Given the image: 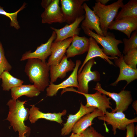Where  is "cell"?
<instances>
[{
	"instance_id": "obj_1",
	"label": "cell",
	"mask_w": 137,
	"mask_h": 137,
	"mask_svg": "<svg viewBox=\"0 0 137 137\" xmlns=\"http://www.w3.org/2000/svg\"><path fill=\"white\" fill-rule=\"evenodd\" d=\"M27 102L12 98L7 103L9 111L6 120L10 122L11 126L15 132H18L19 137H28L30 133V128L24 123L29 115V109L24 106Z\"/></svg>"
},
{
	"instance_id": "obj_2",
	"label": "cell",
	"mask_w": 137,
	"mask_h": 137,
	"mask_svg": "<svg viewBox=\"0 0 137 137\" xmlns=\"http://www.w3.org/2000/svg\"><path fill=\"white\" fill-rule=\"evenodd\" d=\"M49 70L47 62L31 58L27 59L24 71L30 81L40 92H43L49 85Z\"/></svg>"
},
{
	"instance_id": "obj_3",
	"label": "cell",
	"mask_w": 137,
	"mask_h": 137,
	"mask_svg": "<svg viewBox=\"0 0 137 137\" xmlns=\"http://www.w3.org/2000/svg\"><path fill=\"white\" fill-rule=\"evenodd\" d=\"M124 5L123 0H118L107 5L96 2L92 7L93 10L99 18L100 27L104 36L106 35L108 27L116 17L119 9Z\"/></svg>"
},
{
	"instance_id": "obj_4",
	"label": "cell",
	"mask_w": 137,
	"mask_h": 137,
	"mask_svg": "<svg viewBox=\"0 0 137 137\" xmlns=\"http://www.w3.org/2000/svg\"><path fill=\"white\" fill-rule=\"evenodd\" d=\"M81 28L85 34L92 37L97 43L102 46V49L106 55L114 58L119 57L122 55V54L119 49L118 46L123 42L120 40L116 39L113 33L108 32L105 36H102L87 28Z\"/></svg>"
},
{
	"instance_id": "obj_5",
	"label": "cell",
	"mask_w": 137,
	"mask_h": 137,
	"mask_svg": "<svg viewBox=\"0 0 137 137\" xmlns=\"http://www.w3.org/2000/svg\"><path fill=\"white\" fill-rule=\"evenodd\" d=\"M93 90L98 91L113 99L115 102L116 107L111 112H123L126 111L132 103L133 99L130 91L123 90L118 93L111 92L103 89L101 84L97 82Z\"/></svg>"
},
{
	"instance_id": "obj_6",
	"label": "cell",
	"mask_w": 137,
	"mask_h": 137,
	"mask_svg": "<svg viewBox=\"0 0 137 137\" xmlns=\"http://www.w3.org/2000/svg\"><path fill=\"white\" fill-rule=\"evenodd\" d=\"M96 62L94 58L92 59L85 64L81 72L78 73L77 79L78 87L77 90L83 93L88 94L89 93V82L92 81L98 82L100 80L99 73L97 71H91L92 66Z\"/></svg>"
},
{
	"instance_id": "obj_7",
	"label": "cell",
	"mask_w": 137,
	"mask_h": 137,
	"mask_svg": "<svg viewBox=\"0 0 137 137\" xmlns=\"http://www.w3.org/2000/svg\"><path fill=\"white\" fill-rule=\"evenodd\" d=\"M87 0H61V10L64 17L65 22L72 24L78 18L84 15L85 11L83 7Z\"/></svg>"
},
{
	"instance_id": "obj_8",
	"label": "cell",
	"mask_w": 137,
	"mask_h": 137,
	"mask_svg": "<svg viewBox=\"0 0 137 137\" xmlns=\"http://www.w3.org/2000/svg\"><path fill=\"white\" fill-rule=\"evenodd\" d=\"M68 91L75 92L83 95L86 99L85 106L95 107L101 110L104 114L107 109H110L112 111L113 109L111 106L112 105L110 101L111 98L98 91L93 94H85L79 92L73 87H71L64 89L62 91L64 93Z\"/></svg>"
},
{
	"instance_id": "obj_9",
	"label": "cell",
	"mask_w": 137,
	"mask_h": 137,
	"mask_svg": "<svg viewBox=\"0 0 137 137\" xmlns=\"http://www.w3.org/2000/svg\"><path fill=\"white\" fill-rule=\"evenodd\" d=\"M99 120L107 123V125H111L114 135L116 134V130H125L128 125L137 122V117L130 119L127 118L123 112H117L114 113L107 111L103 115L98 117Z\"/></svg>"
},
{
	"instance_id": "obj_10",
	"label": "cell",
	"mask_w": 137,
	"mask_h": 137,
	"mask_svg": "<svg viewBox=\"0 0 137 137\" xmlns=\"http://www.w3.org/2000/svg\"><path fill=\"white\" fill-rule=\"evenodd\" d=\"M123 55L122 54L120 57L114 59L115 65L119 68V73L116 80L110 85L115 86L119 81L125 80L127 83L124 88V90L129 83L137 79V69L133 68L125 63L123 58Z\"/></svg>"
},
{
	"instance_id": "obj_11",
	"label": "cell",
	"mask_w": 137,
	"mask_h": 137,
	"mask_svg": "<svg viewBox=\"0 0 137 137\" xmlns=\"http://www.w3.org/2000/svg\"><path fill=\"white\" fill-rule=\"evenodd\" d=\"M81 63L80 60H77L75 68L71 75L67 79L60 84H56L54 83H50L46 89V96L49 97L56 96L58 91L61 89L74 87L78 88V84L77 75L79 67Z\"/></svg>"
},
{
	"instance_id": "obj_12",
	"label": "cell",
	"mask_w": 137,
	"mask_h": 137,
	"mask_svg": "<svg viewBox=\"0 0 137 137\" xmlns=\"http://www.w3.org/2000/svg\"><path fill=\"white\" fill-rule=\"evenodd\" d=\"M59 0H53L41 15L42 22L43 24H51L65 22L64 17L59 6Z\"/></svg>"
},
{
	"instance_id": "obj_13",
	"label": "cell",
	"mask_w": 137,
	"mask_h": 137,
	"mask_svg": "<svg viewBox=\"0 0 137 137\" xmlns=\"http://www.w3.org/2000/svg\"><path fill=\"white\" fill-rule=\"evenodd\" d=\"M55 32L53 31L52 35L45 43L41 44L37 47L33 52L29 51L26 52L22 56L21 61L31 58H36L45 62L46 59L51 54V47L52 44L56 38Z\"/></svg>"
},
{
	"instance_id": "obj_14",
	"label": "cell",
	"mask_w": 137,
	"mask_h": 137,
	"mask_svg": "<svg viewBox=\"0 0 137 137\" xmlns=\"http://www.w3.org/2000/svg\"><path fill=\"white\" fill-rule=\"evenodd\" d=\"M68 58L65 55L59 63L50 66V83H54L58 78L63 79L67 72L73 70L75 64L71 59L68 60Z\"/></svg>"
},
{
	"instance_id": "obj_15",
	"label": "cell",
	"mask_w": 137,
	"mask_h": 137,
	"mask_svg": "<svg viewBox=\"0 0 137 137\" xmlns=\"http://www.w3.org/2000/svg\"><path fill=\"white\" fill-rule=\"evenodd\" d=\"M73 39V37H71L62 41L53 42L51 47V54L47 62L48 65H56L60 62Z\"/></svg>"
},
{
	"instance_id": "obj_16",
	"label": "cell",
	"mask_w": 137,
	"mask_h": 137,
	"mask_svg": "<svg viewBox=\"0 0 137 137\" xmlns=\"http://www.w3.org/2000/svg\"><path fill=\"white\" fill-rule=\"evenodd\" d=\"M84 18V15L77 18L72 24H67L60 29L51 27V29L55 32L56 34V38L54 42L62 41L69 38L73 37L76 35H78L81 30L79 26Z\"/></svg>"
},
{
	"instance_id": "obj_17",
	"label": "cell",
	"mask_w": 137,
	"mask_h": 137,
	"mask_svg": "<svg viewBox=\"0 0 137 137\" xmlns=\"http://www.w3.org/2000/svg\"><path fill=\"white\" fill-rule=\"evenodd\" d=\"M108 29L122 32L129 39L132 31L137 30V18L127 17L115 20L110 25Z\"/></svg>"
},
{
	"instance_id": "obj_18",
	"label": "cell",
	"mask_w": 137,
	"mask_h": 137,
	"mask_svg": "<svg viewBox=\"0 0 137 137\" xmlns=\"http://www.w3.org/2000/svg\"><path fill=\"white\" fill-rule=\"evenodd\" d=\"M31 106V107L29 110L28 118L31 124L35 123L39 119L43 118L55 121L61 124L63 122L62 117L65 115L67 113L66 110L64 109L61 112L58 113H44L40 111L39 109L34 105Z\"/></svg>"
},
{
	"instance_id": "obj_19",
	"label": "cell",
	"mask_w": 137,
	"mask_h": 137,
	"mask_svg": "<svg viewBox=\"0 0 137 137\" xmlns=\"http://www.w3.org/2000/svg\"><path fill=\"white\" fill-rule=\"evenodd\" d=\"M71 44L66 52V56L68 58L82 54L88 51L89 40L85 36L80 37L77 35L73 37Z\"/></svg>"
},
{
	"instance_id": "obj_20",
	"label": "cell",
	"mask_w": 137,
	"mask_h": 137,
	"mask_svg": "<svg viewBox=\"0 0 137 137\" xmlns=\"http://www.w3.org/2000/svg\"><path fill=\"white\" fill-rule=\"evenodd\" d=\"M89 47L87 54L83 62L78 70V73H80L86 63L90 59L99 57L108 62L110 64L115 66L110 60L114 59L115 58L109 57L106 55L97 44L95 40L92 37L89 38Z\"/></svg>"
},
{
	"instance_id": "obj_21",
	"label": "cell",
	"mask_w": 137,
	"mask_h": 137,
	"mask_svg": "<svg viewBox=\"0 0 137 137\" xmlns=\"http://www.w3.org/2000/svg\"><path fill=\"white\" fill-rule=\"evenodd\" d=\"M85 12V18L82 21L81 27L90 30H94L97 35L104 36L100 27L98 17L88 5L84 3L83 5Z\"/></svg>"
},
{
	"instance_id": "obj_22",
	"label": "cell",
	"mask_w": 137,
	"mask_h": 137,
	"mask_svg": "<svg viewBox=\"0 0 137 137\" xmlns=\"http://www.w3.org/2000/svg\"><path fill=\"white\" fill-rule=\"evenodd\" d=\"M96 108L93 107H87L81 103L79 109L77 113L74 114L69 115L66 123L63 124L61 129V135L65 136L69 134L72 132L74 125L81 117L93 112Z\"/></svg>"
},
{
	"instance_id": "obj_23",
	"label": "cell",
	"mask_w": 137,
	"mask_h": 137,
	"mask_svg": "<svg viewBox=\"0 0 137 137\" xmlns=\"http://www.w3.org/2000/svg\"><path fill=\"white\" fill-rule=\"evenodd\" d=\"M104 115L101 110L96 108L93 112L81 117L74 125L72 131L75 133H82L87 129L91 126L94 118Z\"/></svg>"
},
{
	"instance_id": "obj_24",
	"label": "cell",
	"mask_w": 137,
	"mask_h": 137,
	"mask_svg": "<svg viewBox=\"0 0 137 137\" xmlns=\"http://www.w3.org/2000/svg\"><path fill=\"white\" fill-rule=\"evenodd\" d=\"M11 95L12 99L17 100L22 96L33 97L38 96L41 93L33 85H22L12 88Z\"/></svg>"
},
{
	"instance_id": "obj_25",
	"label": "cell",
	"mask_w": 137,
	"mask_h": 137,
	"mask_svg": "<svg viewBox=\"0 0 137 137\" xmlns=\"http://www.w3.org/2000/svg\"><path fill=\"white\" fill-rule=\"evenodd\" d=\"M115 20L127 17L137 18V0H130L121 7Z\"/></svg>"
},
{
	"instance_id": "obj_26",
	"label": "cell",
	"mask_w": 137,
	"mask_h": 137,
	"mask_svg": "<svg viewBox=\"0 0 137 137\" xmlns=\"http://www.w3.org/2000/svg\"><path fill=\"white\" fill-rule=\"evenodd\" d=\"M9 72L4 71L0 76L2 80V86L5 91H9L12 88L22 85L24 83L23 80L14 77Z\"/></svg>"
},
{
	"instance_id": "obj_27",
	"label": "cell",
	"mask_w": 137,
	"mask_h": 137,
	"mask_svg": "<svg viewBox=\"0 0 137 137\" xmlns=\"http://www.w3.org/2000/svg\"><path fill=\"white\" fill-rule=\"evenodd\" d=\"M26 3H24L21 7L17 11L12 13L6 12L4 10L3 7L0 6V14L6 16L9 18L10 20V26L18 30L20 28V27L17 20V14L19 12L26 7Z\"/></svg>"
},
{
	"instance_id": "obj_28",
	"label": "cell",
	"mask_w": 137,
	"mask_h": 137,
	"mask_svg": "<svg viewBox=\"0 0 137 137\" xmlns=\"http://www.w3.org/2000/svg\"><path fill=\"white\" fill-rule=\"evenodd\" d=\"M123 42L124 45L123 55H125L131 50L137 48V30L132 33L130 38L123 39Z\"/></svg>"
},
{
	"instance_id": "obj_29",
	"label": "cell",
	"mask_w": 137,
	"mask_h": 137,
	"mask_svg": "<svg viewBox=\"0 0 137 137\" xmlns=\"http://www.w3.org/2000/svg\"><path fill=\"white\" fill-rule=\"evenodd\" d=\"M125 63L132 68L136 69L137 65V48L133 49L123 55Z\"/></svg>"
},
{
	"instance_id": "obj_30",
	"label": "cell",
	"mask_w": 137,
	"mask_h": 137,
	"mask_svg": "<svg viewBox=\"0 0 137 137\" xmlns=\"http://www.w3.org/2000/svg\"><path fill=\"white\" fill-rule=\"evenodd\" d=\"M12 68V66L6 58L4 48L0 41V80L2 73L6 71H9Z\"/></svg>"
},
{
	"instance_id": "obj_31",
	"label": "cell",
	"mask_w": 137,
	"mask_h": 137,
	"mask_svg": "<svg viewBox=\"0 0 137 137\" xmlns=\"http://www.w3.org/2000/svg\"><path fill=\"white\" fill-rule=\"evenodd\" d=\"M82 133L83 137H105L91 126L87 129Z\"/></svg>"
},
{
	"instance_id": "obj_32",
	"label": "cell",
	"mask_w": 137,
	"mask_h": 137,
	"mask_svg": "<svg viewBox=\"0 0 137 137\" xmlns=\"http://www.w3.org/2000/svg\"><path fill=\"white\" fill-rule=\"evenodd\" d=\"M126 137H135V126L134 123H131L126 127Z\"/></svg>"
},
{
	"instance_id": "obj_33",
	"label": "cell",
	"mask_w": 137,
	"mask_h": 137,
	"mask_svg": "<svg viewBox=\"0 0 137 137\" xmlns=\"http://www.w3.org/2000/svg\"><path fill=\"white\" fill-rule=\"evenodd\" d=\"M53 1V0H42L41 3V6L45 9Z\"/></svg>"
},
{
	"instance_id": "obj_34",
	"label": "cell",
	"mask_w": 137,
	"mask_h": 137,
	"mask_svg": "<svg viewBox=\"0 0 137 137\" xmlns=\"http://www.w3.org/2000/svg\"><path fill=\"white\" fill-rule=\"evenodd\" d=\"M110 0H96V2H98L101 4L103 5H106L110 1Z\"/></svg>"
},
{
	"instance_id": "obj_35",
	"label": "cell",
	"mask_w": 137,
	"mask_h": 137,
	"mask_svg": "<svg viewBox=\"0 0 137 137\" xmlns=\"http://www.w3.org/2000/svg\"><path fill=\"white\" fill-rule=\"evenodd\" d=\"M132 107L134 109L136 112V114H137V101L135 100L134 101L132 104Z\"/></svg>"
},
{
	"instance_id": "obj_36",
	"label": "cell",
	"mask_w": 137,
	"mask_h": 137,
	"mask_svg": "<svg viewBox=\"0 0 137 137\" xmlns=\"http://www.w3.org/2000/svg\"><path fill=\"white\" fill-rule=\"evenodd\" d=\"M69 137H83L82 133L76 134L72 133Z\"/></svg>"
}]
</instances>
